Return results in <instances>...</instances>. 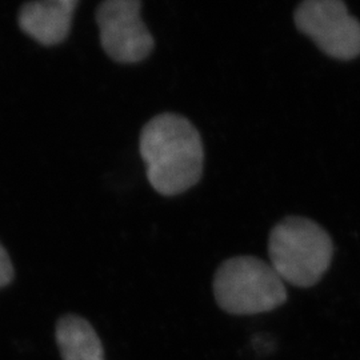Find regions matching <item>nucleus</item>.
Listing matches in <instances>:
<instances>
[{
    "label": "nucleus",
    "mask_w": 360,
    "mask_h": 360,
    "mask_svg": "<svg viewBox=\"0 0 360 360\" xmlns=\"http://www.w3.org/2000/svg\"><path fill=\"white\" fill-rule=\"evenodd\" d=\"M139 153L155 191L176 196L193 188L203 175L205 148L199 131L179 114L156 115L143 127Z\"/></svg>",
    "instance_id": "f257e3e1"
},
{
    "label": "nucleus",
    "mask_w": 360,
    "mask_h": 360,
    "mask_svg": "<svg viewBox=\"0 0 360 360\" xmlns=\"http://www.w3.org/2000/svg\"><path fill=\"white\" fill-rule=\"evenodd\" d=\"M269 254L271 267L283 282L309 288L319 283L330 269L334 245L314 220L290 217L272 229Z\"/></svg>",
    "instance_id": "f03ea898"
},
{
    "label": "nucleus",
    "mask_w": 360,
    "mask_h": 360,
    "mask_svg": "<svg viewBox=\"0 0 360 360\" xmlns=\"http://www.w3.org/2000/svg\"><path fill=\"white\" fill-rule=\"evenodd\" d=\"M219 307L231 315H257L279 309L287 290L271 264L255 257H235L220 264L214 276Z\"/></svg>",
    "instance_id": "7ed1b4c3"
},
{
    "label": "nucleus",
    "mask_w": 360,
    "mask_h": 360,
    "mask_svg": "<svg viewBox=\"0 0 360 360\" xmlns=\"http://www.w3.org/2000/svg\"><path fill=\"white\" fill-rule=\"evenodd\" d=\"M295 25L326 55L352 60L360 55V23L340 0H306L295 11Z\"/></svg>",
    "instance_id": "20e7f679"
},
{
    "label": "nucleus",
    "mask_w": 360,
    "mask_h": 360,
    "mask_svg": "<svg viewBox=\"0 0 360 360\" xmlns=\"http://www.w3.org/2000/svg\"><path fill=\"white\" fill-rule=\"evenodd\" d=\"M141 11V0H105L96 10L101 44L117 63H139L154 50V37L144 25Z\"/></svg>",
    "instance_id": "39448f33"
},
{
    "label": "nucleus",
    "mask_w": 360,
    "mask_h": 360,
    "mask_svg": "<svg viewBox=\"0 0 360 360\" xmlns=\"http://www.w3.org/2000/svg\"><path fill=\"white\" fill-rule=\"evenodd\" d=\"M77 0H38L26 3L18 25L30 38L43 46H56L68 37Z\"/></svg>",
    "instance_id": "423d86ee"
},
{
    "label": "nucleus",
    "mask_w": 360,
    "mask_h": 360,
    "mask_svg": "<svg viewBox=\"0 0 360 360\" xmlns=\"http://www.w3.org/2000/svg\"><path fill=\"white\" fill-rule=\"evenodd\" d=\"M55 336L63 360H105L101 338L82 316L60 318Z\"/></svg>",
    "instance_id": "0eeeda50"
},
{
    "label": "nucleus",
    "mask_w": 360,
    "mask_h": 360,
    "mask_svg": "<svg viewBox=\"0 0 360 360\" xmlns=\"http://www.w3.org/2000/svg\"><path fill=\"white\" fill-rule=\"evenodd\" d=\"M13 266L10 255L0 245V288L8 285L13 279Z\"/></svg>",
    "instance_id": "6e6552de"
}]
</instances>
